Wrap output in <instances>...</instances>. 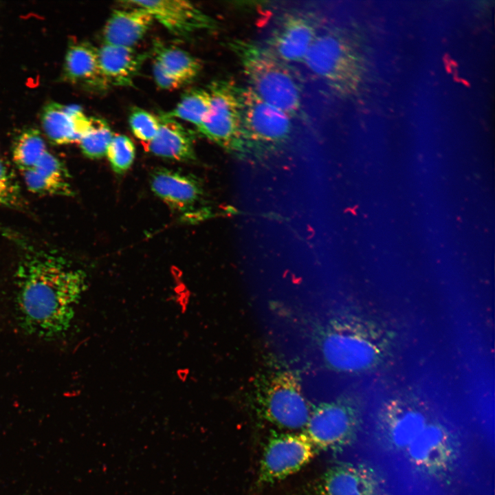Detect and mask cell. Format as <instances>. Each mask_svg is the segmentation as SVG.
<instances>
[{
  "mask_svg": "<svg viewBox=\"0 0 495 495\" xmlns=\"http://www.w3.org/2000/svg\"><path fill=\"white\" fill-rule=\"evenodd\" d=\"M26 248L14 279L12 306L16 326L29 337L60 339L86 288L85 274L57 253Z\"/></svg>",
  "mask_w": 495,
  "mask_h": 495,
  "instance_id": "cell-1",
  "label": "cell"
},
{
  "mask_svg": "<svg viewBox=\"0 0 495 495\" xmlns=\"http://www.w3.org/2000/svg\"><path fill=\"white\" fill-rule=\"evenodd\" d=\"M395 333L370 318L352 316L336 320L323 339L325 362L334 370L348 373L368 371L390 356Z\"/></svg>",
  "mask_w": 495,
  "mask_h": 495,
  "instance_id": "cell-2",
  "label": "cell"
},
{
  "mask_svg": "<svg viewBox=\"0 0 495 495\" xmlns=\"http://www.w3.org/2000/svg\"><path fill=\"white\" fill-rule=\"evenodd\" d=\"M230 45L255 94L287 115L295 114L300 104V89L287 68L275 56L254 44L236 40Z\"/></svg>",
  "mask_w": 495,
  "mask_h": 495,
  "instance_id": "cell-3",
  "label": "cell"
},
{
  "mask_svg": "<svg viewBox=\"0 0 495 495\" xmlns=\"http://www.w3.org/2000/svg\"><path fill=\"white\" fill-rule=\"evenodd\" d=\"M305 60L310 72L340 93L351 94L362 80V58L340 33L327 32L315 36Z\"/></svg>",
  "mask_w": 495,
  "mask_h": 495,
  "instance_id": "cell-4",
  "label": "cell"
},
{
  "mask_svg": "<svg viewBox=\"0 0 495 495\" xmlns=\"http://www.w3.org/2000/svg\"><path fill=\"white\" fill-rule=\"evenodd\" d=\"M210 107L197 131L205 138L231 151H241V131L238 89L230 82L217 80L208 87Z\"/></svg>",
  "mask_w": 495,
  "mask_h": 495,
  "instance_id": "cell-5",
  "label": "cell"
},
{
  "mask_svg": "<svg viewBox=\"0 0 495 495\" xmlns=\"http://www.w3.org/2000/svg\"><path fill=\"white\" fill-rule=\"evenodd\" d=\"M359 420V409L349 399L322 403L310 413L307 436L320 448H338L352 439Z\"/></svg>",
  "mask_w": 495,
  "mask_h": 495,
  "instance_id": "cell-6",
  "label": "cell"
},
{
  "mask_svg": "<svg viewBox=\"0 0 495 495\" xmlns=\"http://www.w3.org/2000/svg\"><path fill=\"white\" fill-rule=\"evenodd\" d=\"M243 138L257 143L279 144L291 131L289 116L263 101L251 89H238Z\"/></svg>",
  "mask_w": 495,
  "mask_h": 495,
  "instance_id": "cell-7",
  "label": "cell"
},
{
  "mask_svg": "<svg viewBox=\"0 0 495 495\" xmlns=\"http://www.w3.org/2000/svg\"><path fill=\"white\" fill-rule=\"evenodd\" d=\"M314 456V446L306 434H274L267 441L259 470L263 483H272L300 470Z\"/></svg>",
  "mask_w": 495,
  "mask_h": 495,
  "instance_id": "cell-8",
  "label": "cell"
},
{
  "mask_svg": "<svg viewBox=\"0 0 495 495\" xmlns=\"http://www.w3.org/2000/svg\"><path fill=\"white\" fill-rule=\"evenodd\" d=\"M263 406L268 421L288 429L306 426L311 413L298 381L288 373L277 375L270 382Z\"/></svg>",
  "mask_w": 495,
  "mask_h": 495,
  "instance_id": "cell-9",
  "label": "cell"
},
{
  "mask_svg": "<svg viewBox=\"0 0 495 495\" xmlns=\"http://www.w3.org/2000/svg\"><path fill=\"white\" fill-rule=\"evenodd\" d=\"M125 6L146 10L170 33L188 38L193 33L215 28L214 21L192 3L180 0L124 1Z\"/></svg>",
  "mask_w": 495,
  "mask_h": 495,
  "instance_id": "cell-10",
  "label": "cell"
},
{
  "mask_svg": "<svg viewBox=\"0 0 495 495\" xmlns=\"http://www.w3.org/2000/svg\"><path fill=\"white\" fill-rule=\"evenodd\" d=\"M150 184L159 198L179 212H190L203 196L202 186L197 178L173 170H155Z\"/></svg>",
  "mask_w": 495,
  "mask_h": 495,
  "instance_id": "cell-11",
  "label": "cell"
},
{
  "mask_svg": "<svg viewBox=\"0 0 495 495\" xmlns=\"http://www.w3.org/2000/svg\"><path fill=\"white\" fill-rule=\"evenodd\" d=\"M41 120L45 134L55 144L78 142L92 122L91 117H87L79 106L55 102L44 107Z\"/></svg>",
  "mask_w": 495,
  "mask_h": 495,
  "instance_id": "cell-12",
  "label": "cell"
},
{
  "mask_svg": "<svg viewBox=\"0 0 495 495\" xmlns=\"http://www.w3.org/2000/svg\"><path fill=\"white\" fill-rule=\"evenodd\" d=\"M129 10H114L102 31L104 45L133 47L146 34L154 20L144 8L129 6Z\"/></svg>",
  "mask_w": 495,
  "mask_h": 495,
  "instance_id": "cell-13",
  "label": "cell"
},
{
  "mask_svg": "<svg viewBox=\"0 0 495 495\" xmlns=\"http://www.w3.org/2000/svg\"><path fill=\"white\" fill-rule=\"evenodd\" d=\"M22 174L28 189L34 193L66 197L74 195L65 165L48 151L32 168Z\"/></svg>",
  "mask_w": 495,
  "mask_h": 495,
  "instance_id": "cell-14",
  "label": "cell"
},
{
  "mask_svg": "<svg viewBox=\"0 0 495 495\" xmlns=\"http://www.w3.org/2000/svg\"><path fill=\"white\" fill-rule=\"evenodd\" d=\"M100 72L108 87L133 85L147 55L133 47L103 45L98 50Z\"/></svg>",
  "mask_w": 495,
  "mask_h": 495,
  "instance_id": "cell-15",
  "label": "cell"
},
{
  "mask_svg": "<svg viewBox=\"0 0 495 495\" xmlns=\"http://www.w3.org/2000/svg\"><path fill=\"white\" fill-rule=\"evenodd\" d=\"M159 119V131L148 143L150 151L157 156L175 161L194 160L195 135L192 131L165 113H162Z\"/></svg>",
  "mask_w": 495,
  "mask_h": 495,
  "instance_id": "cell-16",
  "label": "cell"
},
{
  "mask_svg": "<svg viewBox=\"0 0 495 495\" xmlns=\"http://www.w3.org/2000/svg\"><path fill=\"white\" fill-rule=\"evenodd\" d=\"M316 36L315 28L304 16H287L271 39L275 54L289 62L300 61Z\"/></svg>",
  "mask_w": 495,
  "mask_h": 495,
  "instance_id": "cell-17",
  "label": "cell"
},
{
  "mask_svg": "<svg viewBox=\"0 0 495 495\" xmlns=\"http://www.w3.org/2000/svg\"><path fill=\"white\" fill-rule=\"evenodd\" d=\"M63 76L66 81L99 91L108 87L100 72L98 50L87 42L72 43L69 46Z\"/></svg>",
  "mask_w": 495,
  "mask_h": 495,
  "instance_id": "cell-18",
  "label": "cell"
},
{
  "mask_svg": "<svg viewBox=\"0 0 495 495\" xmlns=\"http://www.w3.org/2000/svg\"><path fill=\"white\" fill-rule=\"evenodd\" d=\"M375 484L363 468L350 464L331 468L320 487L321 495H375Z\"/></svg>",
  "mask_w": 495,
  "mask_h": 495,
  "instance_id": "cell-19",
  "label": "cell"
},
{
  "mask_svg": "<svg viewBox=\"0 0 495 495\" xmlns=\"http://www.w3.org/2000/svg\"><path fill=\"white\" fill-rule=\"evenodd\" d=\"M153 51L155 61L164 71L186 84L192 81L201 70L199 61L181 48L155 41Z\"/></svg>",
  "mask_w": 495,
  "mask_h": 495,
  "instance_id": "cell-20",
  "label": "cell"
},
{
  "mask_svg": "<svg viewBox=\"0 0 495 495\" xmlns=\"http://www.w3.org/2000/svg\"><path fill=\"white\" fill-rule=\"evenodd\" d=\"M210 107V96L208 90L191 88L185 91L179 102L171 111L165 114L179 118L198 127L205 120Z\"/></svg>",
  "mask_w": 495,
  "mask_h": 495,
  "instance_id": "cell-21",
  "label": "cell"
},
{
  "mask_svg": "<svg viewBox=\"0 0 495 495\" xmlns=\"http://www.w3.org/2000/svg\"><path fill=\"white\" fill-rule=\"evenodd\" d=\"M47 151L40 131L28 128L20 133L13 143V162L23 172L32 168Z\"/></svg>",
  "mask_w": 495,
  "mask_h": 495,
  "instance_id": "cell-22",
  "label": "cell"
},
{
  "mask_svg": "<svg viewBox=\"0 0 495 495\" xmlns=\"http://www.w3.org/2000/svg\"><path fill=\"white\" fill-rule=\"evenodd\" d=\"M91 126L78 142L82 153L90 159L104 156L113 137L109 124L103 119L91 117Z\"/></svg>",
  "mask_w": 495,
  "mask_h": 495,
  "instance_id": "cell-23",
  "label": "cell"
},
{
  "mask_svg": "<svg viewBox=\"0 0 495 495\" xmlns=\"http://www.w3.org/2000/svg\"><path fill=\"white\" fill-rule=\"evenodd\" d=\"M106 155L113 170L117 173H122L132 165L135 147L129 137L115 135L107 148Z\"/></svg>",
  "mask_w": 495,
  "mask_h": 495,
  "instance_id": "cell-24",
  "label": "cell"
},
{
  "mask_svg": "<svg viewBox=\"0 0 495 495\" xmlns=\"http://www.w3.org/2000/svg\"><path fill=\"white\" fill-rule=\"evenodd\" d=\"M129 123L134 135L148 143L155 137L160 125L159 117L139 107L131 109L129 116Z\"/></svg>",
  "mask_w": 495,
  "mask_h": 495,
  "instance_id": "cell-25",
  "label": "cell"
},
{
  "mask_svg": "<svg viewBox=\"0 0 495 495\" xmlns=\"http://www.w3.org/2000/svg\"><path fill=\"white\" fill-rule=\"evenodd\" d=\"M22 197L15 177L0 159V205L10 208L21 206Z\"/></svg>",
  "mask_w": 495,
  "mask_h": 495,
  "instance_id": "cell-26",
  "label": "cell"
},
{
  "mask_svg": "<svg viewBox=\"0 0 495 495\" xmlns=\"http://www.w3.org/2000/svg\"><path fill=\"white\" fill-rule=\"evenodd\" d=\"M153 72L155 81L161 89L174 90L186 85L183 80L164 71L156 61L153 63Z\"/></svg>",
  "mask_w": 495,
  "mask_h": 495,
  "instance_id": "cell-27",
  "label": "cell"
}]
</instances>
